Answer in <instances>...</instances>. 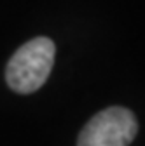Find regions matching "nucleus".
Here are the masks:
<instances>
[{"label":"nucleus","mask_w":145,"mask_h":146,"mask_svg":"<svg viewBox=\"0 0 145 146\" xmlns=\"http://www.w3.org/2000/svg\"><path fill=\"white\" fill-rule=\"evenodd\" d=\"M56 45L49 36H35L17 49L5 68L7 85L17 94L39 90L51 75Z\"/></svg>","instance_id":"1"},{"label":"nucleus","mask_w":145,"mask_h":146,"mask_svg":"<svg viewBox=\"0 0 145 146\" xmlns=\"http://www.w3.org/2000/svg\"><path fill=\"white\" fill-rule=\"evenodd\" d=\"M138 132V120L131 110L110 106L89 120L79 134L77 146H130Z\"/></svg>","instance_id":"2"}]
</instances>
